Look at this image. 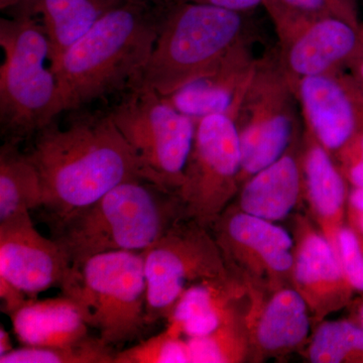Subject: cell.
<instances>
[{"mask_svg":"<svg viewBox=\"0 0 363 363\" xmlns=\"http://www.w3.org/2000/svg\"><path fill=\"white\" fill-rule=\"evenodd\" d=\"M301 143L298 136L279 160L243 182L233 204L245 213L277 223L295 214L304 204Z\"/></svg>","mask_w":363,"mask_h":363,"instance_id":"cell-19","label":"cell"},{"mask_svg":"<svg viewBox=\"0 0 363 363\" xmlns=\"http://www.w3.org/2000/svg\"><path fill=\"white\" fill-rule=\"evenodd\" d=\"M238 111L211 114L196 123L194 143L178 191L185 219L210 228L240 188Z\"/></svg>","mask_w":363,"mask_h":363,"instance_id":"cell-9","label":"cell"},{"mask_svg":"<svg viewBox=\"0 0 363 363\" xmlns=\"http://www.w3.org/2000/svg\"><path fill=\"white\" fill-rule=\"evenodd\" d=\"M250 298L211 333L187 339L191 363L250 362L252 345L247 320Z\"/></svg>","mask_w":363,"mask_h":363,"instance_id":"cell-24","label":"cell"},{"mask_svg":"<svg viewBox=\"0 0 363 363\" xmlns=\"http://www.w3.org/2000/svg\"><path fill=\"white\" fill-rule=\"evenodd\" d=\"M108 113L135 152L145 180L178 194L197 121L140 83L126 90Z\"/></svg>","mask_w":363,"mask_h":363,"instance_id":"cell-7","label":"cell"},{"mask_svg":"<svg viewBox=\"0 0 363 363\" xmlns=\"http://www.w3.org/2000/svg\"><path fill=\"white\" fill-rule=\"evenodd\" d=\"M350 187L363 189V160L337 162Z\"/></svg>","mask_w":363,"mask_h":363,"instance_id":"cell-34","label":"cell"},{"mask_svg":"<svg viewBox=\"0 0 363 363\" xmlns=\"http://www.w3.org/2000/svg\"><path fill=\"white\" fill-rule=\"evenodd\" d=\"M23 7L25 13L42 18L51 64L82 39L108 9L97 0H35Z\"/></svg>","mask_w":363,"mask_h":363,"instance_id":"cell-22","label":"cell"},{"mask_svg":"<svg viewBox=\"0 0 363 363\" xmlns=\"http://www.w3.org/2000/svg\"><path fill=\"white\" fill-rule=\"evenodd\" d=\"M61 290L107 345L133 340L147 327L143 252H104L71 266Z\"/></svg>","mask_w":363,"mask_h":363,"instance_id":"cell-6","label":"cell"},{"mask_svg":"<svg viewBox=\"0 0 363 363\" xmlns=\"http://www.w3.org/2000/svg\"><path fill=\"white\" fill-rule=\"evenodd\" d=\"M334 157L337 162L363 160V130L355 133L350 142L334 155Z\"/></svg>","mask_w":363,"mask_h":363,"instance_id":"cell-33","label":"cell"},{"mask_svg":"<svg viewBox=\"0 0 363 363\" xmlns=\"http://www.w3.org/2000/svg\"><path fill=\"white\" fill-rule=\"evenodd\" d=\"M305 130L335 155L363 130V89L345 69L294 80Z\"/></svg>","mask_w":363,"mask_h":363,"instance_id":"cell-14","label":"cell"},{"mask_svg":"<svg viewBox=\"0 0 363 363\" xmlns=\"http://www.w3.org/2000/svg\"><path fill=\"white\" fill-rule=\"evenodd\" d=\"M346 223L355 231L363 242V189L350 187Z\"/></svg>","mask_w":363,"mask_h":363,"instance_id":"cell-30","label":"cell"},{"mask_svg":"<svg viewBox=\"0 0 363 363\" xmlns=\"http://www.w3.org/2000/svg\"><path fill=\"white\" fill-rule=\"evenodd\" d=\"M35 0H0V9L6 11L11 7L25 6L32 4Z\"/></svg>","mask_w":363,"mask_h":363,"instance_id":"cell-39","label":"cell"},{"mask_svg":"<svg viewBox=\"0 0 363 363\" xmlns=\"http://www.w3.org/2000/svg\"><path fill=\"white\" fill-rule=\"evenodd\" d=\"M184 217L177 193L145 179L119 184L96 202L52 224L71 266L101 253L143 252Z\"/></svg>","mask_w":363,"mask_h":363,"instance_id":"cell-3","label":"cell"},{"mask_svg":"<svg viewBox=\"0 0 363 363\" xmlns=\"http://www.w3.org/2000/svg\"><path fill=\"white\" fill-rule=\"evenodd\" d=\"M102 6L111 9V7L121 6L124 4H147L152 6H161L168 2L169 0H97Z\"/></svg>","mask_w":363,"mask_h":363,"instance_id":"cell-37","label":"cell"},{"mask_svg":"<svg viewBox=\"0 0 363 363\" xmlns=\"http://www.w3.org/2000/svg\"><path fill=\"white\" fill-rule=\"evenodd\" d=\"M279 1L284 6L300 13L335 16L350 21L354 25H362L358 21L357 9L353 0H279Z\"/></svg>","mask_w":363,"mask_h":363,"instance_id":"cell-29","label":"cell"},{"mask_svg":"<svg viewBox=\"0 0 363 363\" xmlns=\"http://www.w3.org/2000/svg\"><path fill=\"white\" fill-rule=\"evenodd\" d=\"M143 255L147 326L166 320L182 294L193 284L233 274L211 230L190 219L177 221Z\"/></svg>","mask_w":363,"mask_h":363,"instance_id":"cell-10","label":"cell"},{"mask_svg":"<svg viewBox=\"0 0 363 363\" xmlns=\"http://www.w3.org/2000/svg\"><path fill=\"white\" fill-rule=\"evenodd\" d=\"M247 13L209 4L169 0L140 84L169 96L220 62L247 38Z\"/></svg>","mask_w":363,"mask_h":363,"instance_id":"cell-4","label":"cell"},{"mask_svg":"<svg viewBox=\"0 0 363 363\" xmlns=\"http://www.w3.org/2000/svg\"><path fill=\"white\" fill-rule=\"evenodd\" d=\"M248 301L247 286L234 277L205 279L189 286L167 317V330L186 339L214 331Z\"/></svg>","mask_w":363,"mask_h":363,"instance_id":"cell-20","label":"cell"},{"mask_svg":"<svg viewBox=\"0 0 363 363\" xmlns=\"http://www.w3.org/2000/svg\"><path fill=\"white\" fill-rule=\"evenodd\" d=\"M13 350V343H11V336L9 332L4 328V325L0 326V357L6 355Z\"/></svg>","mask_w":363,"mask_h":363,"instance_id":"cell-38","label":"cell"},{"mask_svg":"<svg viewBox=\"0 0 363 363\" xmlns=\"http://www.w3.org/2000/svg\"><path fill=\"white\" fill-rule=\"evenodd\" d=\"M229 272L259 295L293 286L294 238L231 203L210 227Z\"/></svg>","mask_w":363,"mask_h":363,"instance_id":"cell-11","label":"cell"},{"mask_svg":"<svg viewBox=\"0 0 363 363\" xmlns=\"http://www.w3.org/2000/svg\"><path fill=\"white\" fill-rule=\"evenodd\" d=\"M257 60L248 38L238 43L216 65L167 96L174 106L195 121L240 109Z\"/></svg>","mask_w":363,"mask_h":363,"instance_id":"cell-17","label":"cell"},{"mask_svg":"<svg viewBox=\"0 0 363 363\" xmlns=\"http://www.w3.org/2000/svg\"><path fill=\"white\" fill-rule=\"evenodd\" d=\"M294 264L292 283L311 312L314 327L345 309L357 294L344 276L333 245L311 217H292Z\"/></svg>","mask_w":363,"mask_h":363,"instance_id":"cell-13","label":"cell"},{"mask_svg":"<svg viewBox=\"0 0 363 363\" xmlns=\"http://www.w3.org/2000/svg\"><path fill=\"white\" fill-rule=\"evenodd\" d=\"M162 6L111 7L51 64L57 80L56 117L130 89L140 81L156 44Z\"/></svg>","mask_w":363,"mask_h":363,"instance_id":"cell-2","label":"cell"},{"mask_svg":"<svg viewBox=\"0 0 363 363\" xmlns=\"http://www.w3.org/2000/svg\"><path fill=\"white\" fill-rule=\"evenodd\" d=\"M16 338L26 346H66L89 337V328L71 298H28L11 315Z\"/></svg>","mask_w":363,"mask_h":363,"instance_id":"cell-21","label":"cell"},{"mask_svg":"<svg viewBox=\"0 0 363 363\" xmlns=\"http://www.w3.org/2000/svg\"><path fill=\"white\" fill-rule=\"evenodd\" d=\"M248 298L250 363L281 359L304 350L314 324L307 303L293 286Z\"/></svg>","mask_w":363,"mask_h":363,"instance_id":"cell-16","label":"cell"},{"mask_svg":"<svg viewBox=\"0 0 363 363\" xmlns=\"http://www.w3.org/2000/svg\"><path fill=\"white\" fill-rule=\"evenodd\" d=\"M116 351L99 337L66 346H26L0 357V363H114Z\"/></svg>","mask_w":363,"mask_h":363,"instance_id":"cell-26","label":"cell"},{"mask_svg":"<svg viewBox=\"0 0 363 363\" xmlns=\"http://www.w3.org/2000/svg\"><path fill=\"white\" fill-rule=\"evenodd\" d=\"M347 309L348 319L363 328V294L355 296Z\"/></svg>","mask_w":363,"mask_h":363,"instance_id":"cell-36","label":"cell"},{"mask_svg":"<svg viewBox=\"0 0 363 363\" xmlns=\"http://www.w3.org/2000/svg\"><path fill=\"white\" fill-rule=\"evenodd\" d=\"M185 1L197 2V4H209L229 11L247 13L248 11L262 6L264 0H185Z\"/></svg>","mask_w":363,"mask_h":363,"instance_id":"cell-32","label":"cell"},{"mask_svg":"<svg viewBox=\"0 0 363 363\" xmlns=\"http://www.w3.org/2000/svg\"><path fill=\"white\" fill-rule=\"evenodd\" d=\"M33 14L0 20V126L6 142L21 143L56 118L57 80L44 26Z\"/></svg>","mask_w":363,"mask_h":363,"instance_id":"cell-5","label":"cell"},{"mask_svg":"<svg viewBox=\"0 0 363 363\" xmlns=\"http://www.w3.org/2000/svg\"><path fill=\"white\" fill-rule=\"evenodd\" d=\"M114 363H191L190 347L187 339L164 329L117 352Z\"/></svg>","mask_w":363,"mask_h":363,"instance_id":"cell-27","label":"cell"},{"mask_svg":"<svg viewBox=\"0 0 363 363\" xmlns=\"http://www.w3.org/2000/svg\"><path fill=\"white\" fill-rule=\"evenodd\" d=\"M70 269L63 248L37 230L30 214L0 222V277L28 298L61 288Z\"/></svg>","mask_w":363,"mask_h":363,"instance_id":"cell-15","label":"cell"},{"mask_svg":"<svg viewBox=\"0 0 363 363\" xmlns=\"http://www.w3.org/2000/svg\"><path fill=\"white\" fill-rule=\"evenodd\" d=\"M301 164L308 215L333 245L346 223L350 184L333 155L306 130L301 143Z\"/></svg>","mask_w":363,"mask_h":363,"instance_id":"cell-18","label":"cell"},{"mask_svg":"<svg viewBox=\"0 0 363 363\" xmlns=\"http://www.w3.org/2000/svg\"><path fill=\"white\" fill-rule=\"evenodd\" d=\"M33 138L26 152L39 172L40 208L51 224L89 206L123 182L145 179L109 113L82 114L65 126L52 121Z\"/></svg>","mask_w":363,"mask_h":363,"instance_id":"cell-1","label":"cell"},{"mask_svg":"<svg viewBox=\"0 0 363 363\" xmlns=\"http://www.w3.org/2000/svg\"><path fill=\"white\" fill-rule=\"evenodd\" d=\"M18 147L6 142L0 149V222L30 214L43 204L39 172Z\"/></svg>","mask_w":363,"mask_h":363,"instance_id":"cell-23","label":"cell"},{"mask_svg":"<svg viewBox=\"0 0 363 363\" xmlns=\"http://www.w3.org/2000/svg\"><path fill=\"white\" fill-rule=\"evenodd\" d=\"M295 85L278 51L257 60L238 109L236 123L241 152L240 186L290 149L298 138Z\"/></svg>","mask_w":363,"mask_h":363,"instance_id":"cell-8","label":"cell"},{"mask_svg":"<svg viewBox=\"0 0 363 363\" xmlns=\"http://www.w3.org/2000/svg\"><path fill=\"white\" fill-rule=\"evenodd\" d=\"M300 354L311 363H363V328L348 318L324 320Z\"/></svg>","mask_w":363,"mask_h":363,"instance_id":"cell-25","label":"cell"},{"mask_svg":"<svg viewBox=\"0 0 363 363\" xmlns=\"http://www.w3.org/2000/svg\"><path fill=\"white\" fill-rule=\"evenodd\" d=\"M345 70L352 76L357 84L363 89V33L359 49L357 50V54L351 59L348 65L345 67Z\"/></svg>","mask_w":363,"mask_h":363,"instance_id":"cell-35","label":"cell"},{"mask_svg":"<svg viewBox=\"0 0 363 363\" xmlns=\"http://www.w3.org/2000/svg\"><path fill=\"white\" fill-rule=\"evenodd\" d=\"M344 276L357 295L363 294V242L347 223L333 242Z\"/></svg>","mask_w":363,"mask_h":363,"instance_id":"cell-28","label":"cell"},{"mask_svg":"<svg viewBox=\"0 0 363 363\" xmlns=\"http://www.w3.org/2000/svg\"><path fill=\"white\" fill-rule=\"evenodd\" d=\"M0 298H1L2 312L11 316L18 309L28 297L18 286L9 283L7 279L0 277Z\"/></svg>","mask_w":363,"mask_h":363,"instance_id":"cell-31","label":"cell"},{"mask_svg":"<svg viewBox=\"0 0 363 363\" xmlns=\"http://www.w3.org/2000/svg\"><path fill=\"white\" fill-rule=\"evenodd\" d=\"M279 38V61L293 80L345 69L362 40V25L335 16L294 11L279 0H264Z\"/></svg>","mask_w":363,"mask_h":363,"instance_id":"cell-12","label":"cell"}]
</instances>
